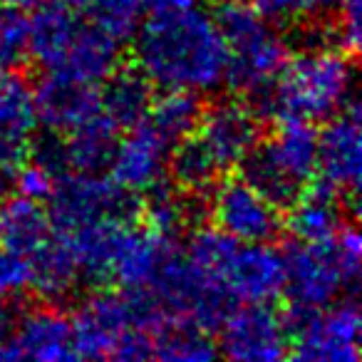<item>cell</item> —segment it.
<instances>
[{"instance_id": "cell-34", "label": "cell", "mask_w": 362, "mask_h": 362, "mask_svg": "<svg viewBox=\"0 0 362 362\" xmlns=\"http://www.w3.org/2000/svg\"><path fill=\"white\" fill-rule=\"evenodd\" d=\"M337 21L332 23L335 47L340 52H357L362 30V0H337Z\"/></svg>"}, {"instance_id": "cell-28", "label": "cell", "mask_w": 362, "mask_h": 362, "mask_svg": "<svg viewBox=\"0 0 362 362\" xmlns=\"http://www.w3.org/2000/svg\"><path fill=\"white\" fill-rule=\"evenodd\" d=\"M218 347L206 330L189 322L164 320L151 332V357L166 362H204L214 360Z\"/></svg>"}, {"instance_id": "cell-35", "label": "cell", "mask_w": 362, "mask_h": 362, "mask_svg": "<svg viewBox=\"0 0 362 362\" xmlns=\"http://www.w3.org/2000/svg\"><path fill=\"white\" fill-rule=\"evenodd\" d=\"M30 286L28 256L0 246V298L21 296Z\"/></svg>"}, {"instance_id": "cell-40", "label": "cell", "mask_w": 362, "mask_h": 362, "mask_svg": "<svg viewBox=\"0 0 362 362\" xmlns=\"http://www.w3.org/2000/svg\"><path fill=\"white\" fill-rule=\"evenodd\" d=\"M13 325V310L8 308V303L0 298V340L8 335V330H11Z\"/></svg>"}, {"instance_id": "cell-4", "label": "cell", "mask_w": 362, "mask_h": 362, "mask_svg": "<svg viewBox=\"0 0 362 362\" xmlns=\"http://www.w3.org/2000/svg\"><path fill=\"white\" fill-rule=\"evenodd\" d=\"M214 21L228 50L226 82L241 95L258 100L291 60L288 40L256 6L243 0H223Z\"/></svg>"}, {"instance_id": "cell-41", "label": "cell", "mask_w": 362, "mask_h": 362, "mask_svg": "<svg viewBox=\"0 0 362 362\" xmlns=\"http://www.w3.org/2000/svg\"><path fill=\"white\" fill-rule=\"evenodd\" d=\"M0 3H6V6H13V8H21V11H30V8L40 6L42 0H0Z\"/></svg>"}, {"instance_id": "cell-5", "label": "cell", "mask_w": 362, "mask_h": 362, "mask_svg": "<svg viewBox=\"0 0 362 362\" xmlns=\"http://www.w3.org/2000/svg\"><path fill=\"white\" fill-rule=\"evenodd\" d=\"M241 166L258 194L286 209L317 171V132L310 122L281 119L276 134L258 141Z\"/></svg>"}, {"instance_id": "cell-23", "label": "cell", "mask_w": 362, "mask_h": 362, "mask_svg": "<svg viewBox=\"0 0 362 362\" xmlns=\"http://www.w3.org/2000/svg\"><path fill=\"white\" fill-rule=\"evenodd\" d=\"M119 67V40L95 25H82L57 72L87 85L105 82Z\"/></svg>"}, {"instance_id": "cell-9", "label": "cell", "mask_w": 362, "mask_h": 362, "mask_svg": "<svg viewBox=\"0 0 362 362\" xmlns=\"http://www.w3.org/2000/svg\"><path fill=\"white\" fill-rule=\"evenodd\" d=\"M286 286L293 313H313L332 305L345 291H355L357 281L347 276L330 241L293 243L286 253Z\"/></svg>"}, {"instance_id": "cell-10", "label": "cell", "mask_w": 362, "mask_h": 362, "mask_svg": "<svg viewBox=\"0 0 362 362\" xmlns=\"http://www.w3.org/2000/svg\"><path fill=\"white\" fill-rule=\"evenodd\" d=\"M293 332L291 355L303 362H357L360 357V310L355 300H340L322 310L293 313L288 317Z\"/></svg>"}, {"instance_id": "cell-15", "label": "cell", "mask_w": 362, "mask_h": 362, "mask_svg": "<svg viewBox=\"0 0 362 362\" xmlns=\"http://www.w3.org/2000/svg\"><path fill=\"white\" fill-rule=\"evenodd\" d=\"M197 129L221 171H231L261 141V115L243 102L218 100L202 112Z\"/></svg>"}, {"instance_id": "cell-11", "label": "cell", "mask_w": 362, "mask_h": 362, "mask_svg": "<svg viewBox=\"0 0 362 362\" xmlns=\"http://www.w3.org/2000/svg\"><path fill=\"white\" fill-rule=\"evenodd\" d=\"M209 214L218 231L243 243H268L281 233V209L273 206L246 179L216 181Z\"/></svg>"}, {"instance_id": "cell-22", "label": "cell", "mask_w": 362, "mask_h": 362, "mask_svg": "<svg viewBox=\"0 0 362 362\" xmlns=\"http://www.w3.org/2000/svg\"><path fill=\"white\" fill-rule=\"evenodd\" d=\"M154 102V85L144 77V72L134 67H117L105 80V92L100 95V112L117 127L132 129L146 119Z\"/></svg>"}, {"instance_id": "cell-20", "label": "cell", "mask_w": 362, "mask_h": 362, "mask_svg": "<svg viewBox=\"0 0 362 362\" xmlns=\"http://www.w3.org/2000/svg\"><path fill=\"white\" fill-rule=\"evenodd\" d=\"M288 228L303 243L330 241L345 226V204H340V192L327 187L325 181L315 184L305 192L300 189L298 197L288 204Z\"/></svg>"}, {"instance_id": "cell-29", "label": "cell", "mask_w": 362, "mask_h": 362, "mask_svg": "<svg viewBox=\"0 0 362 362\" xmlns=\"http://www.w3.org/2000/svg\"><path fill=\"white\" fill-rule=\"evenodd\" d=\"M202 112L204 105L199 100V95L184 90H166L164 97L151 102V110L144 122L161 139H166L174 146L176 141L197 132Z\"/></svg>"}, {"instance_id": "cell-32", "label": "cell", "mask_w": 362, "mask_h": 362, "mask_svg": "<svg viewBox=\"0 0 362 362\" xmlns=\"http://www.w3.org/2000/svg\"><path fill=\"white\" fill-rule=\"evenodd\" d=\"M30 18L25 11L0 3V65L13 67L28 57Z\"/></svg>"}, {"instance_id": "cell-2", "label": "cell", "mask_w": 362, "mask_h": 362, "mask_svg": "<svg viewBox=\"0 0 362 362\" xmlns=\"http://www.w3.org/2000/svg\"><path fill=\"white\" fill-rule=\"evenodd\" d=\"M355 67L347 52L305 50L286 62L271 90L258 97L256 112L281 119L322 122L352 100Z\"/></svg>"}, {"instance_id": "cell-19", "label": "cell", "mask_w": 362, "mask_h": 362, "mask_svg": "<svg viewBox=\"0 0 362 362\" xmlns=\"http://www.w3.org/2000/svg\"><path fill=\"white\" fill-rule=\"evenodd\" d=\"M82 21L67 0H42L30 18L28 55L47 72H57L75 40Z\"/></svg>"}, {"instance_id": "cell-21", "label": "cell", "mask_w": 362, "mask_h": 362, "mask_svg": "<svg viewBox=\"0 0 362 362\" xmlns=\"http://www.w3.org/2000/svg\"><path fill=\"white\" fill-rule=\"evenodd\" d=\"M30 286L45 303L55 305L75 293L80 283V268H77L75 253L70 248V241L62 238H45L35 251L30 253Z\"/></svg>"}, {"instance_id": "cell-1", "label": "cell", "mask_w": 362, "mask_h": 362, "mask_svg": "<svg viewBox=\"0 0 362 362\" xmlns=\"http://www.w3.org/2000/svg\"><path fill=\"white\" fill-rule=\"evenodd\" d=\"M136 70L154 87L202 95L226 80L228 50L209 13L189 8L169 18H146L134 45Z\"/></svg>"}, {"instance_id": "cell-26", "label": "cell", "mask_w": 362, "mask_h": 362, "mask_svg": "<svg viewBox=\"0 0 362 362\" xmlns=\"http://www.w3.org/2000/svg\"><path fill=\"white\" fill-rule=\"evenodd\" d=\"M166 171L174 187L189 197H204L206 192H211L218 176L223 174L202 136L194 134L176 141L174 151H169V159H166Z\"/></svg>"}, {"instance_id": "cell-30", "label": "cell", "mask_w": 362, "mask_h": 362, "mask_svg": "<svg viewBox=\"0 0 362 362\" xmlns=\"http://www.w3.org/2000/svg\"><path fill=\"white\" fill-rule=\"evenodd\" d=\"M37 124L33 90L21 77L8 75L0 82V139L28 144Z\"/></svg>"}, {"instance_id": "cell-37", "label": "cell", "mask_w": 362, "mask_h": 362, "mask_svg": "<svg viewBox=\"0 0 362 362\" xmlns=\"http://www.w3.org/2000/svg\"><path fill=\"white\" fill-rule=\"evenodd\" d=\"M35 164L45 166L52 176H60L67 171V156H65V139L62 134H55V132H47L45 136L33 144V159Z\"/></svg>"}, {"instance_id": "cell-27", "label": "cell", "mask_w": 362, "mask_h": 362, "mask_svg": "<svg viewBox=\"0 0 362 362\" xmlns=\"http://www.w3.org/2000/svg\"><path fill=\"white\" fill-rule=\"evenodd\" d=\"M199 199L202 197H189L179 192L174 184H164L161 179L159 184L144 192L141 216H144L146 228L159 236L174 238L199 211Z\"/></svg>"}, {"instance_id": "cell-8", "label": "cell", "mask_w": 362, "mask_h": 362, "mask_svg": "<svg viewBox=\"0 0 362 362\" xmlns=\"http://www.w3.org/2000/svg\"><path fill=\"white\" fill-rule=\"evenodd\" d=\"M47 199V216L52 228H57L62 236H70L92 223L132 221V216L139 211L132 192L100 174H60Z\"/></svg>"}, {"instance_id": "cell-7", "label": "cell", "mask_w": 362, "mask_h": 362, "mask_svg": "<svg viewBox=\"0 0 362 362\" xmlns=\"http://www.w3.org/2000/svg\"><path fill=\"white\" fill-rule=\"evenodd\" d=\"M144 291L156 300L166 320L189 322L206 332L221 325L231 310V296L223 291L221 283L189 261L187 253H181L176 246L164 256Z\"/></svg>"}, {"instance_id": "cell-33", "label": "cell", "mask_w": 362, "mask_h": 362, "mask_svg": "<svg viewBox=\"0 0 362 362\" xmlns=\"http://www.w3.org/2000/svg\"><path fill=\"white\" fill-rule=\"evenodd\" d=\"M337 0H256V8L271 23L320 21L335 8Z\"/></svg>"}, {"instance_id": "cell-38", "label": "cell", "mask_w": 362, "mask_h": 362, "mask_svg": "<svg viewBox=\"0 0 362 362\" xmlns=\"http://www.w3.org/2000/svg\"><path fill=\"white\" fill-rule=\"evenodd\" d=\"M23 159H25V144L0 139V199L13 184V176L23 164Z\"/></svg>"}, {"instance_id": "cell-39", "label": "cell", "mask_w": 362, "mask_h": 362, "mask_svg": "<svg viewBox=\"0 0 362 362\" xmlns=\"http://www.w3.org/2000/svg\"><path fill=\"white\" fill-rule=\"evenodd\" d=\"M139 6L141 16L146 18H169L189 8H197V0H139Z\"/></svg>"}, {"instance_id": "cell-17", "label": "cell", "mask_w": 362, "mask_h": 362, "mask_svg": "<svg viewBox=\"0 0 362 362\" xmlns=\"http://www.w3.org/2000/svg\"><path fill=\"white\" fill-rule=\"evenodd\" d=\"M171 144L161 139L146 122L127 129L124 139H117L110 169L112 179L127 192L144 194L154 184H159L166 174Z\"/></svg>"}, {"instance_id": "cell-18", "label": "cell", "mask_w": 362, "mask_h": 362, "mask_svg": "<svg viewBox=\"0 0 362 362\" xmlns=\"http://www.w3.org/2000/svg\"><path fill=\"white\" fill-rule=\"evenodd\" d=\"M171 248H174L171 238L159 236L149 228L132 226V221L124 223L112 253L110 278L124 291H144Z\"/></svg>"}, {"instance_id": "cell-16", "label": "cell", "mask_w": 362, "mask_h": 362, "mask_svg": "<svg viewBox=\"0 0 362 362\" xmlns=\"http://www.w3.org/2000/svg\"><path fill=\"white\" fill-rule=\"evenodd\" d=\"M35 117L47 132L67 134L100 115V95L95 87L62 72H47L33 92Z\"/></svg>"}, {"instance_id": "cell-12", "label": "cell", "mask_w": 362, "mask_h": 362, "mask_svg": "<svg viewBox=\"0 0 362 362\" xmlns=\"http://www.w3.org/2000/svg\"><path fill=\"white\" fill-rule=\"evenodd\" d=\"M218 350L241 362H276L288 355V322L268 303H243L221 320Z\"/></svg>"}, {"instance_id": "cell-36", "label": "cell", "mask_w": 362, "mask_h": 362, "mask_svg": "<svg viewBox=\"0 0 362 362\" xmlns=\"http://www.w3.org/2000/svg\"><path fill=\"white\" fill-rule=\"evenodd\" d=\"M55 179L45 166L35 164V161H28V164H21L13 176V184L18 187V194L28 199H35V202H42V199L50 197L52 187H55Z\"/></svg>"}, {"instance_id": "cell-3", "label": "cell", "mask_w": 362, "mask_h": 362, "mask_svg": "<svg viewBox=\"0 0 362 362\" xmlns=\"http://www.w3.org/2000/svg\"><path fill=\"white\" fill-rule=\"evenodd\" d=\"M187 258L221 283L231 300L271 303L286 286V261L268 243H243L218 228H199L187 243Z\"/></svg>"}, {"instance_id": "cell-14", "label": "cell", "mask_w": 362, "mask_h": 362, "mask_svg": "<svg viewBox=\"0 0 362 362\" xmlns=\"http://www.w3.org/2000/svg\"><path fill=\"white\" fill-rule=\"evenodd\" d=\"M362 169V122L360 105L350 100L340 112L327 117L317 132V171L322 181L340 194H355Z\"/></svg>"}, {"instance_id": "cell-24", "label": "cell", "mask_w": 362, "mask_h": 362, "mask_svg": "<svg viewBox=\"0 0 362 362\" xmlns=\"http://www.w3.org/2000/svg\"><path fill=\"white\" fill-rule=\"evenodd\" d=\"M50 236L52 223L40 202L23 194L0 199V246L30 256Z\"/></svg>"}, {"instance_id": "cell-6", "label": "cell", "mask_w": 362, "mask_h": 362, "mask_svg": "<svg viewBox=\"0 0 362 362\" xmlns=\"http://www.w3.org/2000/svg\"><path fill=\"white\" fill-rule=\"evenodd\" d=\"M164 313L146 291L95 293L80 303L72 317V342L77 357L105 360L115 357L119 342L134 330L154 332Z\"/></svg>"}, {"instance_id": "cell-31", "label": "cell", "mask_w": 362, "mask_h": 362, "mask_svg": "<svg viewBox=\"0 0 362 362\" xmlns=\"http://www.w3.org/2000/svg\"><path fill=\"white\" fill-rule=\"evenodd\" d=\"M67 3L90 25L100 28L119 42L129 40L139 28V0H67Z\"/></svg>"}, {"instance_id": "cell-13", "label": "cell", "mask_w": 362, "mask_h": 362, "mask_svg": "<svg viewBox=\"0 0 362 362\" xmlns=\"http://www.w3.org/2000/svg\"><path fill=\"white\" fill-rule=\"evenodd\" d=\"M0 360H37V362H65L77 360L72 342V322L57 308H33L8 335L0 340Z\"/></svg>"}, {"instance_id": "cell-25", "label": "cell", "mask_w": 362, "mask_h": 362, "mask_svg": "<svg viewBox=\"0 0 362 362\" xmlns=\"http://www.w3.org/2000/svg\"><path fill=\"white\" fill-rule=\"evenodd\" d=\"M67 134H70L65 141L67 169L77 174H102L110 169L117 146V127L102 112Z\"/></svg>"}, {"instance_id": "cell-42", "label": "cell", "mask_w": 362, "mask_h": 362, "mask_svg": "<svg viewBox=\"0 0 362 362\" xmlns=\"http://www.w3.org/2000/svg\"><path fill=\"white\" fill-rule=\"evenodd\" d=\"M6 77H8V72H6V67H3V65H0V82H3V80H6Z\"/></svg>"}]
</instances>
